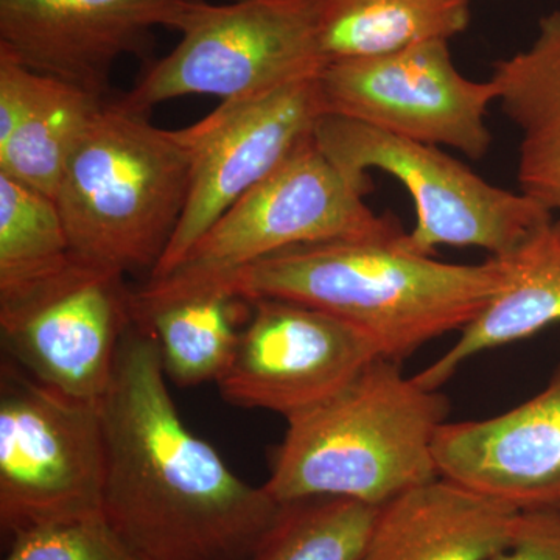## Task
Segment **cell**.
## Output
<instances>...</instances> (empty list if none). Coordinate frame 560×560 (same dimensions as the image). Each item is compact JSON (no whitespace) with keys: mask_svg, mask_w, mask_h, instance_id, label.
<instances>
[{"mask_svg":"<svg viewBox=\"0 0 560 560\" xmlns=\"http://www.w3.org/2000/svg\"><path fill=\"white\" fill-rule=\"evenodd\" d=\"M101 408L102 514L121 539L147 560H248L282 504L186 425L156 342L136 320Z\"/></svg>","mask_w":560,"mask_h":560,"instance_id":"cell-1","label":"cell"},{"mask_svg":"<svg viewBox=\"0 0 560 560\" xmlns=\"http://www.w3.org/2000/svg\"><path fill=\"white\" fill-rule=\"evenodd\" d=\"M404 237L293 246L206 287L246 302L285 300L329 312L364 331L382 359L400 363L469 326L510 279L503 257L447 264L408 248Z\"/></svg>","mask_w":560,"mask_h":560,"instance_id":"cell-2","label":"cell"},{"mask_svg":"<svg viewBox=\"0 0 560 560\" xmlns=\"http://www.w3.org/2000/svg\"><path fill=\"white\" fill-rule=\"evenodd\" d=\"M451 404L375 359L312 410L287 420L265 489L280 504L335 497L383 506L440 478L433 444Z\"/></svg>","mask_w":560,"mask_h":560,"instance_id":"cell-3","label":"cell"},{"mask_svg":"<svg viewBox=\"0 0 560 560\" xmlns=\"http://www.w3.org/2000/svg\"><path fill=\"white\" fill-rule=\"evenodd\" d=\"M190 147L183 130L108 101L84 135L55 205L80 259L153 272L186 208Z\"/></svg>","mask_w":560,"mask_h":560,"instance_id":"cell-4","label":"cell"},{"mask_svg":"<svg viewBox=\"0 0 560 560\" xmlns=\"http://www.w3.org/2000/svg\"><path fill=\"white\" fill-rule=\"evenodd\" d=\"M371 186L349 178L313 135L231 206L172 275L147 280L132 298L167 300L202 289L293 246L399 237V223L364 202Z\"/></svg>","mask_w":560,"mask_h":560,"instance_id":"cell-5","label":"cell"},{"mask_svg":"<svg viewBox=\"0 0 560 560\" xmlns=\"http://www.w3.org/2000/svg\"><path fill=\"white\" fill-rule=\"evenodd\" d=\"M101 400L44 385L10 359L0 368V528L25 530L102 514Z\"/></svg>","mask_w":560,"mask_h":560,"instance_id":"cell-6","label":"cell"},{"mask_svg":"<svg viewBox=\"0 0 560 560\" xmlns=\"http://www.w3.org/2000/svg\"><path fill=\"white\" fill-rule=\"evenodd\" d=\"M315 139L349 178L371 184L366 172L377 168L404 184L416 210L404 242L416 253L433 256L447 245L510 256L552 219L539 201L493 186L440 147L337 116L319 120Z\"/></svg>","mask_w":560,"mask_h":560,"instance_id":"cell-7","label":"cell"},{"mask_svg":"<svg viewBox=\"0 0 560 560\" xmlns=\"http://www.w3.org/2000/svg\"><path fill=\"white\" fill-rule=\"evenodd\" d=\"M178 32V46L151 62L119 98L121 106L150 114L187 95L234 101L312 79L326 68L307 0H202Z\"/></svg>","mask_w":560,"mask_h":560,"instance_id":"cell-8","label":"cell"},{"mask_svg":"<svg viewBox=\"0 0 560 560\" xmlns=\"http://www.w3.org/2000/svg\"><path fill=\"white\" fill-rule=\"evenodd\" d=\"M326 116L370 125L399 138L451 147L481 160L492 136L486 116L497 101L492 81L466 79L453 65L448 40L331 62L318 77Z\"/></svg>","mask_w":560,"mask_h":560,"instance_id":"cell-9","label":"cell"},{"mask_svg":"<svg viewBox=\"0 0 560 560\" xmlns=\"http://www.w3.org/2000/svg\"><path fill=\"white\" fill-rule=\"evenodd\" d=\"M124 271L80 259L9 302H0L7 359L36 381L102 400L135 316Z\"/></svg>","mask_w":560,"mask_h":560,"instance_id":"cell-10","label":"cell"},{"mask_svg":"<svg viewBox=\"0 0 560 560\" xmlns=\"http://www.w3.org/2000/svg\"><path fill=\"white\" fill-rule=\"evenodd\" d=\"M318 77L221 102L184 128L190 147L186 208L171 245L149 279H164L231 206L315 135L326 116Z\"/></svg>","mask_w":560,"mask_h":560,"instance_id":"cell-11","label":"cell"},{"mask_svg":"<svg viewBox=\"0 0 560 560\" xmlns=\"http://www.w3.org/2000/svg\"><path fill=\"white\" fill-rule=\"evenodd\" d=\"M248 304L234 359L217 382L234 407L296 418L381 357L364 331L329 312L285 300Z\"/></svg>","mask_w":560,"mask_h":560,"instance_id":"cell-12","label":"cell"},{"mask_svg":"<svg viewBox=\"0 0 560 560\" xmlns=\"http://www.w3.org/2000/svg\"><path fill=\"white\" fill-rule=\"evenodd\" d=\"M202 0H0V51L35 72L108 98L110 72L145 57L153 31L178 32Z\"/></svg>","mask_w":560,"mask_h":560,"instance_id":"cell-13","label":"cell"},{"mask_svg":"<svg viewBox=\"0 0 560 560\" xmlns=\"http://www.w3.org/2000/svg\"><path fill=\"white\" fill-rule=\"evenodd\" d=\"M440 477L518 512L560 510V363L518 407L445 422L433 444Z\"/></svg>","mask_w":560,"mask_h":560,"instance_id":"cell-14","label":"cell"},{"mask_svg":"<svg viewBox=\"0 0 560 560\" xmlns=\"http://www.w3.org/2000/svg\"><path fill=\"white\" fill-rule=\"evenodd\" d=\"M522 514L440 477L381 506L359 560H490Z\"/></svg>","mask_w":560,"mask_h":560,"instance_id":"cell-15","label":"cell"},{"mask_svg":"<svg viewBox=\"0 0 560 560\" xmlns=\"http://www.w3.org/2000/svg\"><path fill=\"white\" fill-rule=\"evenodd\" d=\"M490 81L521 131L522 194L560 212V9L541 18L526 49L493 65Z\"/></svg>","mask_w":560,"mask_h":560,"instance_id":"cell-16","label":"cell"},{"mask_svg":"<svg viewBox=\"0 0 560 560\" xmlns=\"http://www.w3.org/2000/svg\"><path fill=\"white\" fill-rule=\"evenodd\" d=\"M506 289L459 331L444 355L412 375L429 389H441L466 361L534 337L560 323V220L537 228L510 256Z\"/></svg>","mask_w":560,"mask_h":560,"instance_id":"cell-17","label":"cell"},{"mask_svg":"<svg viewBox=\"0 0 560 560\" xmlns=\"http://www.w3.org/2000/svg\"><path fill=\"white\" fill-rule=\"evenodd\" d=\"M327 65L460 35L470 0H307Z\"/></svg>","mask_w":560,"mask_h":560,"instance_id":"cell-18","label":"cell"},{"mask_svg":"<svg viewBox=\"0 0 560 560\" xmlns=\"http://www.w3.org/2000/svg\"><path fill=\"white\" fill-rule=\"evenodd\" d=\"M245 302L219 287L150 302L132 300L131 291L136 323L156 342L165 377L183 388L223 377L241 340L237 315Z\"/></svg>","mask_w":560,"mask_h":560,"instance_id":"cell-19","label":"cell"},{"mask_svg":"<svg viewBox=\"0 0 560 560\" xmlns=\"http://www.w3.org/2000/svg\"><path fill=\"white\" fill-rule=\"evenodd\" d=\"M108 98L40 73L27 117L0 147V175L54 200L70 158Z\"/></svg>","mask_w":560,"mask_h":560,"instance_id":"cell-20","label":"cell"},{"mask_svg":"<svg viewBox=\"0 0 560 560\" xmlns=\"http://www.w3.org/2000/svg\"><path fill=\"white\" fill-rule=\"evenodd\" d=\"M72 257L55 201L0 175V302L27 293L60 272Z\"/></svg>","mask_w":560,"mask_h":560,"instance_id":"cell-21","label":"cell"},{"mask_svg":"<svg viewBox=\"0 0 560 560\" xmlns=\"http://www.w3.org/2000/svg\"><path fill=\"white\" fill-rule=\"evenodd\" d=\"M378 510L335 497L282 504L248 560H359Z\"/></svg>","mask_w":560,"mask_h":560,"instance_id":"cell-22","label":"cell"},{"mask_svg":"<svg viewBox=\"0 0 560 560\" xmlns=\"http://www.w3.org/2000/svg\"><path fill=\"white\" fill-rule=\"evenodd\" d=\"M3 560H147L103 514L18 534Z\"/></svg>","mask_w":560,"mask_h":560,"instance_id":"cell-23","label":"cell"},{"mask_svg":"<svg viewBox=\"0 0 560 560\" xmlns=\"http://www.w3.org/2000/svg\"><path fill=\"white\" fill-rule=\"evenodd\" d=\"M39 83V72L0 51V147L9 142L27 117Z\"/></svg>","mask_w":560,"mask_h":560,"instance_id":"cell-24","label":"cell"},{"mask_svg":"<svg viewBox=\"0 0 560 560\" xmlns=\"http://www.w3.org/2000/svg\"><path fill=\"white\" fill-rule=\"evenodd\" d=\"M490 560H560V510L523 512L515 539Z\"/></svg>","mask_w":560,"mask_h":560,"instance_id":"cell-25","label":"cell"}]
</instances>
